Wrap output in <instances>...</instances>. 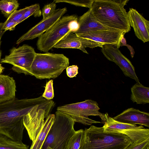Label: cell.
Masks as SVG:
<instances>
[{"instance_id": "30", "label": "cell", "mask_w": 149, "mask_h": 149, "mask_svg": "<svg viewBox=\"0 0 149 149\" xmlns=\"http://www.w3.org/2000/svg\"><path fill=\"white\" fill-rule=\"evenodd\" d=\"M18 23L11 20H6L3 23L2 29L5 31L7 30L13 31L15 29V26Z\"/></svg>"}, {"instance_id": "24", "label": "cell", "mask_w": 149, "mask_h": 149, "mask_svg": "<svg viewBox=\"0 0 149 149\" xmlns=\"http://www.w3.org/2000/svg\"><path fill=\"white\" fill-rule=\"evenodd\" d=\"M41 15L40 5L38 3L29 6L28 9L25 12L19 24L24 21L29 17L33 15L34 17H39Z\"/></svg>"}, {"instance_id": "17", "label": "cell", "mask_w": 149, "mask_h": 149, "mask_svg": "<svg viewBox=\"0 0 149 149\" xmlns=\"http://www.w3.org/2000/svg\"><path fill=\"white\" fill-rule=\"evenodd\" d=\"M78 22L79 27L74 33L75 34L100 30H116L105 26L96 20L91 15L89 10L78 17Z\"/></svg>"}, {"instance_id": "20", "label": "cell", "mask_w": 149, "mask_h": 149, "mask_svg": "<svg viewBox=\"0 0 149 149\" xmlns=\"http://www.w3.org/2000/svg\"><path fill=\"white\" fill-rule=\"evenodd\" d=\"M130 99L137 104L149 103V88L140 83H136L131 87Z\"/></svg>"}, {"instance_id": "4", "label": "cell", "mask_w": 149, "mask_h": 149, "mask_svg": "<svg viewBox=\"0 0 149 149\" xmlns=\"http://www.w3.org/2000/svg\"><path fill=\"white\" fill-rule=\"evenodd\" d=\"M69 64V59L63 54L36 53L31 67L30 75L40 79H55Z\"/></svg>"}, {"instance_id": "35", "label": "cell", "mask_w": 149, "mask_h": 149, "mask_svg": "<svg viewBox=\"0 0 149 149\" xmlns=\"http://www.w3.org/2000/svg\"><path fill=\"white\" fill-rule=\"evenodd\" d=\"M4 69V68L1 65V64L0 63V74H1L3 72Z\"/></svg>"}, {"instance_id": "9", "label": "cell", "mask_w": 149, "mask_h": 149, "mask_svg": "<svg viewBox=\"0 0 149 149\" xmlns=\"http://www.w3.org/2000/svg\"><path fill=\"white\" fill-rule=\"evenodd\" d=\"M36 54L32 47L24 44L18 48L13 47L10 54L1 59L0 62L12 65V69L18 74L30 75L31 67Z\"/></svg>"}, {"instance_id": "25", "label": "cell", "mask_w": 149, "mask_h": 149, "mask_svg": "<svg viewBox=\"0 0 149 149\" xmlns=\"http://www.w3.org/2000/svg\"><path fill=\"white\" fill-rule=\"evenodd\" d=\"M94 0H54L53 2L56 3L64 2L77 6L91 8Z\"/></svg>"}, {"instance_id": "31", "label": "cell", "mask_w": 149, "mask_h": 149, "mask_svg": "<svg viewBox=\"0 0 149 149\" xmlns=\"http://www.w3.org/2000/svg\"><path fill=\"white\" fill-rule=\"evenodd\" d=\"M149 144V139L147 140L138 144H132L126 149H143L147 144Z\"/></svg>"}, {"instance_id": "12", "label": "cell", "mask_w": 149, "mask_h": 149, "mask_svg": "<svg viewBox=\"0 0 149 149\" xmlns=\"http://www.w3.org/2000/svg\"><path fill=\"white\" fill-rule=\"evenodd\" d=\"M67 11L66 7L56 9L51 15L45 19H42L20 37L16 41V44L18 45L24 41L39 37L52 27Z\"/></svg>"}, {"instance_id": "19", "label": "cell", "mask_w": 149, "mask_h": 149, "mask_svg": "<svg viewBox=\"0 0 149 149\" xmlns=\"http://www.w3.org/2000/svg\"><path fill=\"white\" fill-rule=\"evenodd\" d=\"M55 117L54 114L48 115L39 133L32 142L30 149H42L48 133L54 122Z\"/></svg>"}, {"instance_id": "21", "label": "cell", "mask_w": 149, "mask_h": 149, "mask_svg": "<svg viewBox=\"0 0 149 149\" xmlns=\"http://www.w3.org/2000/svg\"><path fill=\"white\" fill-rule=\"evenodd\" d=\"M29 146L22 141L13 140L0 134V149H28Z\"/></svg>"}, {"instance_id": "32", "label": "cell", "mask_w": 149, "mask_h": 149, "mask_svg": "<svg viewBox=\"0 0 149 149\" xmlns=\"http://www.w3.org/2000/svg\"><path fill=\"white\" fill-rule=\"evenodd\" d=\"M3 24V23H0V61L1 55V51L0 49V45L1 42V40L2 36L5 32V31L2 29Z\"/></svg>"}, {"instance_id": "26", "label": "cell", "mask_w": 149, "mask_h": 149, "mask_svg": "<svg viewBox=\"0 0 149 149\" xmlns=\"http://www.w3.org/2000/svg\"><path fill=\"white\" fill-rule=\"evenodd\" d=\"M53 84L52 79L46 83L44 92L42 95L43 98L48 100H51L54 97Z\"/></svg>"}, {"instance_id": "6", "label": "cell", "mask_w": 149, "mask_h": 149, "mask_svg": "<svg viewBox=\"0 0 149 149\" xmlns=\"http://www.w3.org/2000/svg\"><path fill=\"white\" fill-rule=\"evenodd\" d=\"M78 19L76 15L63 16L39 37L36 43L38 49L48 52L68 33H74L79 27Z\"/></svg>"}, {"instance_id": "3", "label": "cell", "mask_w": 149, "mask_h": 149, "mask_svg": "<svg viewBox=\"0 0 149 149\" xmlns=\"http://www.w3.org/2000/svg\"><path fill=\"white\" fill-rule=\"evenodd\" d=\"M132 144L124 134L105 132L102 127L91 125L84 130L79 149H126Z\"/></svg>"}, {"instance_id": "10", "label": "cell", "mask_w": 149, "mask_h": 149, "mask_svg": "<svg viewBox=\"0 0 149 149\" xmlns=\"http://www.w3.org/2000/svg\"><path fill=\"white\" fill-rule=\"evenodd\" d=\"M52 100L34 107L23 118V123L30 139L33 142L39 133L46 119L55 106Z\"/></svg>"}, {"instance_id": "2", "label": "cell", "mask_w": 149, "mask_h": 149, "mask_svg": "<svg viewBox=\"0 0 149 149\" xmlns=\"http://www.w3.org/2000/svg\"><path fill=\"white\" fill-rule=\"evenodd\" d=\"M129 0H94L90 12L97 21L113 29L126 33L131 30L127 12L124 8Z\"/></svg>"}, {"instance_id": "13", "label": "cell", "mask_w": 149, "mask_h": 149, "mask_svg": "<svg viewBox=\"0 0 149 149\" xmlns=\"http://www.w3.org/2000/svg\"><path fill=\"white\" fill-rule=\"evenodd\" d=\"M126 33L125 32L121 31L109 30H97L76 34L80 37L90 40L102 45H114L119 48L121 40Z\"/></svg>"}, {"instance_id": "14", "label": "cell", "mask_w": 149, "mask_h": 149, "mask_svg": "<svg viewBox=\"0 0 149 149\" xmlns=\"http://www.w3.org/2000/svg\"><path fill=\"white\" fill-rule=\"evenodd\" d=\"M130 26L133 28L136 37L143 43L149 41V21L136 10L130 8L127 12Z\"/></svg>"}, {"instance_id": "18", "label": "cell", "mask_w": 149, "mask_h": 149, "mask_svg": "<svg viewBox=\"0 0 149 149\" xmlns=\"http://www.w3.org/2000/svg\"><path fill=\"white\" fill-rule=\"evenodd\" d=\"M16 88L13 77L0 74V103L15 98Z\"/></svg>"}, {"instance_id": "23", "label": "cell", "mask_w": 149, "mask_h": 149, "mask_svg": "<svg viewBox=\"0 0 149 149\" xmlns=\"http://www.w3.org/2000/svg\"><path fill=\"white\" fill-rule=\"evenodd\" d=\"M84 131L82 129L75 131L69 141L67 149H79L83 137Z\"/></svg>"}, {"instance_id": "33", "label": "cell", "mask_w": 149, "mask_h": 149, "mask_svg": "<svg viewBox=\"0 0 149 149\" xmlns=\"http://www.w3.org/2000/svg\"><path fill=\"white\" fill-rule=\"evenodd\" d=\"M126 46L130 50V52L131 56L132 58H133L135 54V52L133 48L131 45L128 44H127Z\"/></svg>"}, {"instance_id": "36", "label": "cell", "mask_w": 149, "mask_h": 149, "mask_svg": "<svg viewBox=\"0 0 149 149\" xmlns=\"http://www.w3.org/2000/svg\"><path fill=\"white\" fill-rule=\"evenodd\" d=\"M149 144H147L144 148L143 149H149Z\"/></svg>"}, {"instance_id": "5", "label": "cell", "mask_w": 149, "mask_h": 149, "mask_svg": "<svg viewBox=\"0 0 149 149\" xmlns=\"http://www.w3.org/2000/svg\"><path fill=\"white\" fill-rule=\"evenodd\" d=\"M54 122L42 149L49 147L52 149H67L69 141L74 133L75 122L69 116L57 110Z\"/></svg>"}, {"instance_id": "28", "label": "cell", "mask_w": 149, "mask_h": 149, "mask_svg": "<svg viewBox=\"0 0 149 149\" xmlns=\"http://www.w3.org/2000/svg\"><path fill=\"white\" fill-rule=\"evenodd\" d=\"M29 7V6H27L23 9L16 10L7 18L6 20L12 21L19 24V21L22 18L24 14L28 9Z\"/></svg>"}, {"instance_id": "27", "label": "cell", "mask_w": 149, "mask_h": 149, "mask_svg": "<svg viewBox=\"0 0 149 149\" xmlns=\"http://www.w3.org/2000/svg\"><path fill=\"white\" fill-rule=\"evenodd\" d=\"M56 3L53 2L45 5L41 11L42 19L46 18L51 15L56 10Z\"/></svg>"}, {"instance_id": "11", "label": "cell", "mask_w": 149, "mask_h": 149, "mask_svg": "<svg viewBox=\"0 0 149 149\" xmlns=\"http://www.w3.org/2000/svg\"><path fill=\"white\" fill-rule=\"evenodd\" d=\"M119 49L114 45H104L101 51L108 60L114 62L119 67L125 76L134 79L136 83H140L134 66Z\"/></svg>"}, {"instance_id": "34", "label": "cell", "mask_w": 149, "mask_h": 149, "mask_svg": "<svg viewBox=\"0 0 149 149\" xmlns=\"http://www.w3.org/2000/svg\"><path fill=\"white\" fill-rule=\"evenodd\" d=\"M127 45L126 40L124 38V37H123L121 38L120 40V46H126Z\"/></svg>"}, {"instance_id": "7", "label": "cell", "mask_w": 149, "mask_h": 149, "mask_svg": "<svg viewBox=\"0 0 149 149\" xmlns=\"http://www.w3.org/2000/svg\"><path fill=\"white\" fill-rule=\"evenodd\" d=\"M105 132L121 133L127 136L132 144L140 143L149 139V130L143 125L123 123L117 121L109 116L107 113L100 117Z\"/></svg>"}, {"instance_id": "29", "label": "cell", "mask_w": 149, "mask_h": 149, "mask_svg": "<svg viewBox=\"0 0 149 149\" xmlns=\"http://www.w3.org/2000/svg\"><path fill=\"white\" fill-rule=\"evenodd\" d=\"M66 69L67 74L70 78L76 77L78 73V67L77 65L68 66Z\"/></svg>"}, {"instance_id": "1", "label": "cell", "mask_w": 149, "mask_h": 149, "mask_svg": "<svg viewBox=\"0 0 149 149\" xmlns=\"http://www.w3.org/2000/svg\"><path fill=\"white\" fill-rule=\"evenodd\" d=\"M42 95L35 98H15L0 103V134L13 140L22 141L23 118L36 106L49 102Z\"/></svg>"}, {"instance_id": "8", "label": "cell", "mask_w": 149, "mask_h": 149, "mask_svg": "<svg viewBox=\"0 0 149 149\" xmlns=\"http://www.w3.org/2000/svg\"><path fill=\"white\" fill-rule=\"evenodd\" d=\"M100 109L97 102L90 99L60 106L57 108V110L69 116L75 122L88 125H91L93 123H101L88 117L92 116H98L100 118L103 113L99 111Z\"/></svg>"}, {"instance_id": "15", "label": "cell", "mask_w": 149, "mask_h": 149, "mask_svg": "<svg viewBox=\"0 0 149 149\" xmlns=\"http://www.w3.org/2000/svg\"><path fill=\"white\" fill-rule=\"evenodd\" d=\"M113 118L120 122L149 127V113L133 108H128Z\"/></svg>"}, {"instance_id": "16", "label": "cell", "mask_w": 149, "mask_h": 149, "mask_svg": "<svg viewBox=\"0 0 149 149\" xmlns=\"http://www.w3.org/2000/svg\"><path fill=\"white\" fill-rule=\"evenodd\" d=\"M54 47L78 49L88 54L85 49L87 47L91 48L92 44L88 39L80 37L75 33L70 32L62 38Z\"/></svg>"}, {"instance_id": "22", "label": "cell", "mask_w": 149, "mask_h": 149, "mask_svg": "<svg viewBox=\"0 0 149 149\" xmlns=\"http://www.w3.org/2000/svg\"><path fill=\"white\" fill-rule=\"evenodd\" d=\"M19 6V3L17 0L0 1V10L2 13L7 18L17 10Z\"/></svg>"}, {"instance_id": "37", "label": "cell", "mask_w": 149, "mask_h": 149, "mask_svg": "<svg viewBox=\"0 0 149 149\" xmlns=\"http://www.w3.org/2000/svg\"><path fill=\"white\" fill-rule=\"evenodd\" d=\"M46 149H52L51 148H50L49 147H48Z\"/></svg>"}]
</instances>
